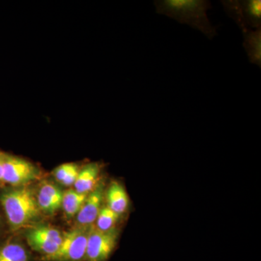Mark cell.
Wrapping results in <instances>:
<instances>
[{"instance_id": "6da1fadb", "label": "cell", "mask_w": 261, "mask_h": 261, "mask_svg": "<svg viewBox=\"0 0 261 261\" xmlns=\"http://www.w3.org/2000/svg\"><path fill=\"white\" fill-rule=\"evenodd\" d=\"M154 5L159 14L186 24L209 39L218 34L217 28L207 16V11L212 8L208 0H155Z\"/></svg>"}, {"instance_id": "7a4b0ae2", "label": "cell", "mask_w": 261, "mask_h": 261, "mask_svg": "<svg viewBox=\"0 0 261 261\" xmlns=\"http://www.w3.org/2000/svg\"><path fill=\"white\" fill-rule=\"evenodd\" d=\"M0 202L12 229L32 224L40 216L37 197L29 187H18L3 192Z\"/></svg>"}, {"instance_id": "3957f363", "label": "cell", "mask_w": 261, "mask_h": 261, "mask_svg": "<svg viewBox=\"0 0 261 261\" xmlns=\"http://www.w3.org/2000/svg\"><path fill=\"white\" fill-rule=\"evenodd\" d=\"M92 226H76L64 233L63 242L58 251L53 255L42 256L41 260L84 261L89 231Z\"/></svg>"}, {"instance_id": "277c9868", "label": "cell", "mask_w": 261, "mask_h": 261, "mask_svg": "<svg viewBox=\"0 0 261 261\" xmlns=\"http://www.w3.org/2000/svg\"><path fill=\"white\" fill-rule=\"evenodd\" d=\"M221 3L226 14L241 30L260 28V0H224Z\"/></svg>"}, {"instance_id": "5b68a950", "label": "cell", "mask_w": 261, "mask_h": 261, "mask_svg": "<svg viewBox=\"0 0 261 261\" xmlns=\"http://www.w3.org/2000/svg\"><path fill=\"white\" fill-rule=\"evenodd\" d=\"M3 163V183L13 187L25 186L40 176L39 168L28 161L11 154L2 153Z\"/></svg>"}, {"instance_id": "8992f818", "label": "cell", "mask_w": 261, "mask_h": 261, "mask_svg": "<svg viewBox=\"0 0 261 261\" xmlns=\"http://www.w3.org/2000/svg\"><path fill=\"white\" fill-rule=\"evenodd\" d=\"M118 238L116 228L102 231L93 225L89 231L84 261H107L116 248Z\"/></svg>"}, {"instance_id": "52a82bcc", "label": "cell", "mask_w": 261, "mask_h": 261, "mask_svg": "<svg viewBox=\"0 0 261 261\" xmlns=\"http://www.w3.org/2000/svg\"><path fill=\"white\" fill-rule=\"evenodd\" d=\"M63 234L57 228L49 226H38L27 233L29 246L34 251L48 256L56 253L63 242Z\"/></svg>"}, {"instance_id": "ba28073f", "label": "cell", "mask_w": 261, "mask_h": 261, "mask_svg": "<svg viewBox=\"0 0 261 261\" xmlns=\"http://www.w3.org/2000/svg\"><path fill=\"white\" fill-rule=\"evenodd\" d=\"M104 195V184L99 182L95 188L87 195L82 208L76 215L77 226H90L94 225L102 208Z\"/></svg>"}, {"instance_id": "9c48e42d", "label": "cell", "mask_w": 261, "mask_h": 261, "mask_svg": "<svg viewBox=\"0 0 261 261\" xmlns=\"http://www.w3.org/2000/svg\"><path fill=\"white\" fill-rule=\"evenodd\" d=\"M63 195V191L57 185L50 182H43L36 197L41 212L54 214L61 207Z\"/></svg>"}, {"instance_id": "30bf717a", "label": "cell", "mask_w": 261, "mask_h": 261, "mask_svg": "<svg viewBox=\"0 0 261 261\" xmlns=\"http://www.w3.org/2000/svg\"><path fill=\"white\" fill-rule=\"evenodd\" d=\"M101 165L98 163H92L86 165L80 169L78 177L74 185V190L79 193L88 195L99 184Z\"/></svg>"}, {"instance_id": "8fae6325", "label": "cell", "mask_w": 261, "mask_h": 261, "mask_svg": "<svg viewBox=\"0 0 261 261\" xmlns=\"http://www.w3.org/2000/svg\"><path fill=\"white\" fill-rule=\"evenodd\" d=\"M106 195L108 207L119 216L124 214L128 210L129 205L128 194L119 182H111Z\"/></svg>"}, {"instance_id": "7c38bea8", "label": "cell", "mask_w": 261, "mask_h": 261, "mask_svg": "<svg viewBox=\"0 0 261 261\" xmlns=\"http://www.w3.org/2000/svg\"><path fill=\"white\" fill-rule=\"evenodd\" d=\"M243 47L249 61L261 67V27L256 29H243Z\"/></svg>"}, {"instance_id": "4fadbf2b", "label": "cell", "mask_w": 261, "mask_h": 261, "mask_svg": "<svg viewBox=\"0 0 261 261\" xmlns=\"http://www.w3.org/2000/svg\"><path fill=\"white\" fill-rule=\"evenodd\" d=\"M87 195L79 193L75 190H68L63 192L61 207L65 216L73 218L80 212Z\"/></svg>"}, {"instance_id": "5bb4252c", "label": "cell", "mask_w": 261, "mask_h": 261, "mask_svg": "<svg viewBox=\"0 0 261 261\" xmlns=\"http://www.w3.org/2000/svg\"><path fill=\"white\" fill-rule=\"evenodd\" d=\"M80 171V168L75 163H64L55 169L54 176L63 186L70 187L74 185Z\"/></svg>"}, {"instance_id": "9a60e30c", "label": "cell", "mask_w": 261, "mask_h": 261, "mask_svg": "<svg viewBox=\"0 0 261 261\" xmlns=\"http://www.w3.org/2000/svg\"><path fill=\"white\" fill-rule=\"evenodd\" d=\"M29 252L23 245L8 243L0 246V261H29Z\"/></svg>"}, {"instance_id": "2e32d148", "label": "cell", "mask_w": 261, "mask_h": 261, "mask_svg": "<svg viewBox=\"0 0 261 261\" xmlns=\"http://www.w3.org/2000/svg\"><path fill=\"white\" fill-rule=\"evenodd\" d=\"M119 215L111 210L107 205L101 208L96 219L95 228L99 231H108L115 228L120 218Z\"/></svg>"}, {"instance_id": "e0dca14e", "label": "cell", "mask_w": 261, "mask_h": 261, "mask_svg": "<svg viewBox=\"0 0 261 261\" xmlns=\"http://www.w3.org/2000/svg\"><path fill=\"white\" fill-rule=\"evenodd\" d=\"M3 152H0V183L3 182V156H2Z\"/></svg>"}]
</instances>
